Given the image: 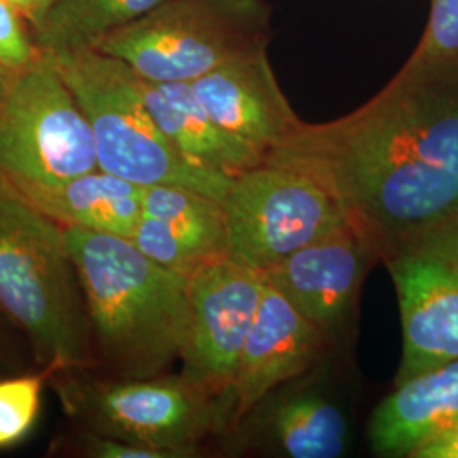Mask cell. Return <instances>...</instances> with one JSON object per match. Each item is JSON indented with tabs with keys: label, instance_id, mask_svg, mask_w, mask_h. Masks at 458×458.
Masks as SVG:
<instances>
[{
	"label": "cell",
	"instance_id": "9c48e42d",
	"mask_svg": "<svg viewBox=\"0 0 458 458\" xmlns=\"http://www.w3.org/2000/svg\"><path fill=\"white\" fill-rule=\"evenodd\" d=\"M263 289L262 272L233 255L214 259L187 277L189 325L182 376L229 401Z\"/></svg>",
	"mask_w": 458,
	"mask_h": 458
},
{
	"label": "cell",
	"instance_id": "6da1fadb",
	"mask_svg": "<svg viewBox=\"0 0 458 458\" xmlns=\"http://www.w3.org/2000/svg\"><path fill=\"white\" fill-rule=\"evenodd\" d=\"M267 160L331 187L384 262L458 216V60L403 66L360 109L304 124Z\"/></svg>",
	"mask_w": 458,
	"mask_h": 458
},
{
	"label": "cell",
	"instance_id": "ffe728a7",
	"mask_svg": "<svg viewBox=\"0 0 458 458\" xmlns=\"http://www.w3.org/2000/svg\"><path fill=\"white\" fill-rule=\"evenodd\" d=\"M48 372L30 370L0 378V450L22 442L41 412Z\"/></svg>",
	"mask_w": 458,
	"mask_h": 458
},
{
	"label": "cell",
	"instance_id": "83f0119b",
	"mask_svg": "<svg viewBox=\"0 0 458 458\" xmlns=\"http://www.w3.org/2000/svg\"><path fill=\"white\" fill-rule=\"evenodd\" d=\"M53 2H55V0H45V11L48 9L49 5H51ZM43 14H45V13H43ZM38 22H39V21H38Z\"/></svg>",
	"mask_w": 458,
	"mask_h": 458
},
{
	"label": "cell",
	"instance_id": "30bf717a",
	"mask_svg": "<svg viewBox=\"0 0 458 458\" xmlns=\"http://www.w3.org/2000/svg\"><path fill=\"white\" fill-rule=\"evenodd\" d=\"M376 262L382 255L374 236L350 216L340 228L262 274L340 350L353 331L361 285Z\"/></svg>",
	"mask_w": 458,
	"mask_h": 458
},
{
	"label": "cell",
	"instance_id": "603a6c76",
	"mask_svg": "<svg viewBox=\"0 0 458 458\" xmlns=\"http://www.w3.org/2000/svg\"><path fill=\"white\" fill-rule=\"evenodd\" d=\"M64 440L62 452L68 457L82 458H168L164 452L123 442L113 437H106L89 429L77 428L75 433Z\"/></svg>",
	"mask_w": 458,
	"mask_h": 458
},
{
	"label": "cell",
	"instance_id": "8fae6325",
	"mask_svg": "<svg viewBox=\"0 0 458 458\" xmlns=\"http://www.w3.org/2000/svg\"><path fill=\"white\" fill-rule=\"evenodd\" d=\"M226 438L272 457H344L352 442V418L327 377V360L267 394Z\"/></svg>",
	"mask_w": 458,
	"mask_h": 458
},
{
	"label": "cell",
	"instance_id": "4fadbf2b",
	"mask_svg": "<svg viewBox=\"0 0 458 458\" xmlns=\"http://www.w3.org/2000/svg\"><path fill=\"white\" fill-rule=\"evenodd\" d=\"M393 278L401 323L399 386L448 361L458 360V272L438 259L401 251L384 260Z\"/></svg>",
	"mask_w": 458,
	"mask_h": 458
},
{
	"label": "cell",
	"instance_id": "9a60e30c",
	"mask_svg": "<svg viewBox=\"0 0 458 458\" xmlns=\"http://www.w3.org/2000/svg\"><path fill=\"white\" fill-rule=\"evenodd\" d=\"M130 240L153 262L189 277L229 255L225 206L182 185H145L143 216Z\"/></svg>",
	"mask_w": 458,
	"mask_h": 458
},
{
	"label": "cell",
	"instance_id": "cb8c5ba5",
	"mask_svg": "<svg viewBox=\"0 0 458 458\" xmlns=\"http://www.w3.org/2000/svg\"><path fill=\"white\" fill-rule=\"evenodd\" d=\"M36 369L38 363L30 340L0 308V378Z\"/></svg>",
	"mask_w": 458,
	"mask_h": 458
},
{
	"label": "cell",
	"instance_id": "52a82bcc",
	"mask_svg": "<svg viewBox=\"0 0 458 458\" xmlns=\"http://www.w3.org/2000/svg\"><path fill=\"white\" fill-rule=\"evenodd\" d=\"M96 168L98 147L87 115L53 56L41 51L0 96V172L30 191Z\"/></svg>",
	"mask_w": 458,
	"mask_h": 458
},
{
	"label": "cell",
	"instance_id": "f1b7e54d",
	"mask_svg": "<svg viewBox=\"0 0 458 458\" xmlns=\"http://www.w3.org/2000/svg\"><path fill=\"white\" fill-rule=\"evenodd\" d=\"M0 92H4V89H2V87H0Z\"/></svg>",
	"mask_w": 458,
	"mask_h": 458
},
{
	"label": "cell",
	"instance_id": "44dd1931",
	"mask_svg": "<svg viewBox=\"0 0 458 458\" xmlns=\"http://www.w3.org/2000/svg\"><path fill=\"white\" fill-rule=\"evenodd\" d=\"M458 60V0H431V13L408 66Z\"/></svg>",
	"mask_w": 458,
	"mask_h": 458
},
{
	"label": "cell",
	"instance_id": "8992f818",
	"mask_svg": "<svg viewBox=\"0 0 458 458\" xmlns=\"http://www.w3.org/2000/svg\"><path fill=\"white\" fill-rule=\"evenodd\" d=\"M263 0H166L98 41L145 82H196L214 68L267 47Z\"/></svg>",
	"mask_w": 458,
	"mask_h": 458
},
{
	"label": "cell",
	"instance_id": "484cf974",
	"mask_svg": "<svg viewBox=\"0 0 458 458\" xmlns=\"http://www.w3.org/2000/svg\"><path fill=\"white\" fill-rule=\"evenodd\" d=\"M410 458H458V420L421 443Z\"/></svg>",
	"mask_w": 458,
	"mask_h": 458
},
{
	"label": "cell",
	"instance_id": "7a4b0ae2",
	"mask_svg": "<svg viewBox=\"0 0 458 458\" xmlns=\"http://www.w3.org/2000/svg\"><path fill=\"white\" fill-rule=\"evenodd\" d=\"M66 238L82 282L94 369L114 378L166 374L187 336V277L124 236L66 228Z\"/></svg>",
	"mask_w": 458,
	"mask_h": 458
},
{
	"label": "cell",
	"instance_id": "4316f807",
	"mask_svg": "<svg viewBox=\"0 0 458 458\" xmlns=\"http://www.w3.org/2000/svg\"><path fill=\"white\" fill-rule=\"evenodd\" d=\"M17 11L30 21L31 26H36L38 21L45 13V0H9Z\"/></svg>",
	"mask_w": 458,
	"mask_h": 458
},
{
	"label": "cell",
	"instance_id": "d6986e66",
	"mask_svg": "<svg viewBox=\"0 0 458 458\" xmlns=\"http://www.w3.org/2000/svg\"><path fill=\"white\" fill-rule=\"evenodd\" d=\"M166 0H55L34 26L38 48L49 55L96 48L115 30Z\"/></svg>",
	"mask_w": 458,
	"mask_h": 458
},
{
	"label": "cell",
	"instance_id": "3957f363",
	"mask_svg": "<svg viewBox=\"0 0 458 458\" xmlns=\"http://www.w3.org/2000/svg\"><path fill=\"white\" fill-rule=\"evenodd\" d=\"M0 308L21 327L38 369H94L82 282L66 228L0 172Z\"/></svg>",
	"mask_w": 458,
	"mask_h": 458
},
{
	"label": "cell",
	"instance_id": "ba28073f",
	"mask_svg": "<svg viewBox=\"0 0 458 458\" xmlns=\"http://www.w3.org/2000/svg\"><path fill=\"white\" fill-rule=\"evenodd\" d=\"M229 255L265 272L350 219L338 194L310 172L263 162L233 179L223 200Z\"/></svg>",
	"mask_w": 458,
	"mask_h": 458
},
{
	"label": "cell",
	"instance_id": "7c38bea8",
	"mask_svg": "<svg viewBox=\"0 0 458 458\" xmlns=\"http://www.w3.org/2000/svg\"><path fill=\"white\" fill-rule=\"evenodd\" d=\"M335 350L327 335L265 280L262 301L229 391V431L267 394L321 365Z\"/></svg>",
	"mask_w": 458,
	"mask_h": 458
},
{
	"label": "cell",
	"instance_id": "5b68a950",
	"mask_svg": "<svg viewBox=\"0 0 458 458\" xmlns=\"http://www.w3.org/2000/svg\"><path fill=\"white\" fill-rule=\"evenodd\" d=\"M51 56L92 128L98 168L140 185H182L225 200L233 181L199 170L174 148L130 66L92 48Z\"/></svg>",
	"mask_w": 458,
	"mask_h": 458
},
{
	"label": "cell",
	"instance_id": "7402d4cb",
	"mask_svg": "<svg viewBox=\"0 0 458 458\" xmlns=\"http://www.w3.org/2000/svg\"><path fill=\"white\" fill-rule=\"evenodd\" d=\"M39 56L41 49L22 26V14L9 0H0V87L5 90L7 83Z\"/></svg>",
	"mask_w": 458,
	"mask_h": 458
},
{
	"label": "cell",
	"instance_id": "e0dca14e",
	"mask_svg": "<svg viewBox=\"0 0 458 458\" xmlns=\"http://www.w3.org/2000/svg\"><path fill=\"white\" fill-rule=\"evenodd\" d=\"M148 109L182 157L199 170L236 179L262 165V155L225 131L197 98L191 83L143 81Z\"/></svg>",
	"mask_w": 458,
	"mask_h": 458
},
{
	"label": "cell",
	"instance_id": "2e32d148",
	"mask_svg": "<svg viewBox=\"0 0 458 458\" xmlns=\"http://www.w3.org/2000/svg\"><path fill=\"white\" fill-rule=\"evenodd\" d=\"M458 420V360L448 361L394 386L367 425V440L377 457L411 454Z\"/></svg>",
	"mask_w": 458,
	"mask_h": 458
},
{
	"label": "cell",
	"instance_id": "5bb4252c",
	"mask_svg": "<svg viewBox=\"0 0 458 458\" xmlns=\"http://www.w3.org/2000/svg\"><path fill=\"white\" fill-rule=\"evenodd\" d=\"M191 85L214 121L263 160L306 124L280 90L265 48L233 58Z\"/></svg>",
	"mask_w": 458,
	"mask_h": 458
},
{
	"label": "cell",
	"instance_id": "d4e9b609",
	"mask_svg": "<svg viewBox=\"0 0 458 458\" xmlns=\"http://www.w3.org/2000/svg\"><path fill=\"white\" fill-rule=\"evenodd\" d=\"M401 251L429 255L433 259L442 260L443 263H446L448 267H452L458 272V216L443 225H438L435 228L428 229L425 233L418 234L406 245L401 246L395 253H401Z\"/></svg>",
	"mask_w": 458,
	"mask_h": 458
},
{
	"label": "cell",
	"instance_id": "ac0fdd59",
	"mask_svg": "<svg viewBox=\"0 0 458 458\" xmlns=\"http://www.w3.org/2000/svg\"><path fill=\"white\" fill-rule=\"evenodd\" d=\"M21 192L65 228L131 238L143 216L145 185L102 168L55 187Z\"/></svg>",
	"mask_w": 458,
	"mask_h": 458
},
{
	"label": "cell",
	"instance_id": "f546056e",
	"mask_svg": "<svg viewBox=\"0 0 458 458\" xmlns=\"http://www.w3.org/2000/svg\"><path fill=\"white\" fill-rule=\"evenodd\" d=\"M0 96H2V92H0Z\"/></svg>",
	"mask_w": 458,
	"mask_h": 458
},
{
	"label": "cell",
	"instance_id": "277c9868",
	"mask_svg": "<svg viewBox=\"0 0 458 458\" xmlns=\"http://www.w3.org/2000/svg\"><path fill=\"white\" fill-rule=\"evenodd\" d=\"M64 412L75 428L164 452L197 457L202 443L228 435L231 403L182 374L114 378L96 369L48 374Z\"/></svg>",
	"mask_w": 458,
	"mask_h": 458
}]
</instances>
